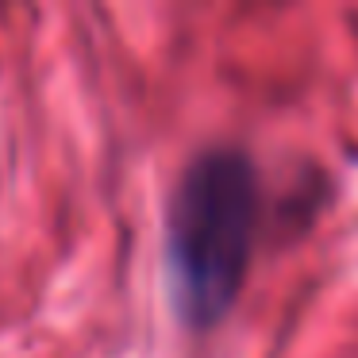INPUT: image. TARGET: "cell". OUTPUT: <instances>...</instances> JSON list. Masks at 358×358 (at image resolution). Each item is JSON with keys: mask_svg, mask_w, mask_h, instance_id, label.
<instances>
[{"mask_svg": "<svg viewBox=\"0 0 358 358\" xmlns=\"http://www.w3.org/2000/svg\"><path fill=\"white\" fill-rule=\"evenodd\" d=\"M258 224V178L243 150L212 147L185 166L166 220V278L181 324L216 327L239 301Z\"/></svg>", "mask_w": 358, "mask_h": 358, "instance_id": "cell-1", "label": "cell"}]
</instances>
